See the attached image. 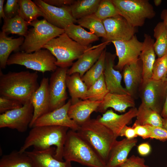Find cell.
I'll use <instances>...</instances> for the list:
<instances>
[{
	"mask_svg": "<svg viewBox=\"0 0 167 167\" xmlns=\"http://www.w3.org/2000/svg\"><path fill=\"white\" fill-rule=\"evenodd\" d=\"M68 69L58 67L51 75L49 83L50 111L61 107L66 103L68 96L66 79Z\"/></svg>",
	"mask_w": 167,
	"mask_h": 167,
	"instance_id": "cell-11",
	"label": "cell"
},
{
	"mask_svg": "<svg viewBox=\"0 0 167 167\" xmlns=\"http://www.w3.org/2000/svg\"><path fill=\"white\" fill-rule=\"evenodd\" d=\"M137 113V109L135 107L131 108L127 112L122 114H118L110 109L107 110L102 116H98L96 119L118 137L122 129L130 123L134 118L136 117Z\"/></svg>",
	"mask_w": 167,
	"mask_h": 167,
	"instance_id": "cell-16",
	"label": "cell"
},
{
	"mask_svg": "<svg viewBox=\"0 0 167 167\" xmlns=\"http://www.w3.org/2000/svg\"><path fill=\"white\" fill-rule=\"evenodd\" d=\"M49 83L48 78L43 77L30 99L34 108L33 118L29 126L30 128L38 118L50 112Z\"/></svg>",
	"mask_w": 167,
	"mask_h": 167,
	"instance_id": "cell-18",
	"label": "cell"
},
{
	"mask_svg": "<svg viewBox=\"0 0 167 167\" xmlns=\"http://www.w3.org/2000/svg\"><path fill=\"white\" fill-rule=\"evenodd\" d=\"M29 29L20 47L21 52L31 53L41 49L53 39L64 33V29L57 27L44 19H36L30 24Z\"/></svg>",
	"mask_w": 167,
	"mask_h": 167,
	"instance_id": "cell-6",
	"label": "cell"
},
{
	"mask_svg": "<svg viewBox=\"0 0 167 167\" xmlns=\"http://www.w3.org/2000/svg\"><path fill=\"white\" fill-rule=\"evenodd\" d=\"M122 76L126 90L134 99L143 81V66L139 58L136 61L126 65Z\"/></svg>",
	"mask_w": 167,
	"mask_h": 167,
	"instance_id": "cell-20",
	"label": "cell"
},
{
	"mask_svg": "<svg viewBox=\"0 0 167 167\" xmlns=\"http://www.w3.org/2000/svg\"><path fill=\"white\" fill-rule=\"evenodd\" d=\"M116 49L118 61L115 68L122 71L126 65L137 61L143 48V42L140 41L135 34L127 41H115L111 42Z\"/></svg>",
	"mask_w": 167,
	"mask_h": 167,
	"instance_id": "cell-12",
	"label": "cell"
},
{
	"mask_svg": "<svg viewBox=\"0 0 167 167\" xmlns=\"http://www.w3.org/2000/svg\"><path fill=\"white\" fill-rule=\"evenodd\" d=\"M132 127L138 136L144 139L150 138V132L146 126L140 125L135 121Z\"/></svg>",
	"mask_w": 167,
	"mask_h": 167,
	"instance_id": "cell-44",
	"label": "cell"
},
{
	"mask_svg": "<svg viewBox=\"0 0 167 167\" xmlns=\"http://www.w3.org/2000/svg\"><path fill=\"white\" fill-rule=\"evenodd\" d=\"M94 14L102 20L119 15L112 0H101Z\"/></svg>",
	"mask_w": 167,
	"mask_h": 167,
	"instance_id": "cell-38",
	"label": "cell"
},
{
	"mask_svg": "<svg viewBox=\"0 0 167 167\" xmlns=\"http://www.w3.org/2000/svg\"><path fill=\"white\" fill-rule=\"evenodd\" d=\"M4 0H0V18L3 19L6 18L4 11Z\"/></svg>",
	"mask_w": 167,
	"mask_h": 167,
	"instance_id": "cell-49",
	"label": "cell"
},
{
	"mask_svg": "<svg viewBox=\"0 0 167 167\" xmlns=\"http://www.w3.org/2000/svg\"><path fill=\"white\" fill-rule=\"evenodd\" d=\"M56 148L51 147L42 150L34 149L26 152L32 161L31 167H72L71 162L60 161L54 157Z\"/></svg>",
	"mask_w": 167,
	"mask_h": 167,
	"instance_id": "cell-21",
	"label": "cell"
},
{
	"mask_svg": "<svg viewBox=\"0 0 167 167\" xmlns=\"http://www.w3.org/2000/svg\"><path fill=\"white\" fill-rule=\"evenodd\" d=\"M2 31L6 35L15 34L25 37L28 32V26L30 23L26 22L18 15L11 18L3 19Z\"/></svg>",
	"mask_w": 167,
	"mask_h": 167,
	"instance_id": "cell-32",
	"label": "cell"
},
{
	"mask_svg": "<svg viewBox=\"0 0 167 167\" xmlns=\"http://www.w3.org/2000/svg\"><path fill=\"white\" fill-rule=\"evenodd\" d=\"M119 15L134 27H141L146 19L155 16L152 6L148 0H112Z\"/></svg>",
	"mask_w": 167,
	"mask_h": 167,
	"instance_id": "cell-8",
	"label": "cell"
},
{
	"mask_svg": "<svg viewBox=\"0 0 167 167\" xmlns=\"http://www.w3.org/2000/svg\"><path fill=\"white\" fill-rule=\"evenodd\" d=\"M137 151L140 155L143 156H147L149 155L151 152V146L148 143H143L138 146Z\"/></svg>",
	"mask_w": 167,
	"mask_h": 167,
	"instance_id": "cell-47",
	"label": "cell"
},
{
	"mask_svg": "<svg viewBox=\"0 0 167 167\" xmlns=\"http://www.w3.org/2000/svg\"><path fill=\"white\" fill-rule=\"evenodd\" d=\"M18 15L27 22L30 23L44 15L38 6L30 0H19Z\"/></svg>",
	"mask_w": 167,
	"mask_h": 167,
	"instance_id": "cell-34",
	"label": "cell"
},
{
	"mask_svg": "<svg viewBox=\"0 0 167 167\" xmlns=\"http://www.w3.org/2000/svg\"><path fill=\"white\" fill-rule=\"evenodd\" d=\"M161 116L163 118H167V96L165 104L161 114Z\"/></svg>",
	"mask_w": 167,
	"mask_h": 167,
	"instance_id": "cell-50",
	"label": "cell"
},
{
	"mask_svg": "<svg viewBox=\"0 0 167 167\" xmlns=\"http://www.w3.org/2000/svg\"><path fill=\"white\" fill-rule=\"evenodd\" d=\"M162 127L167 130V118H163Z\"/></svg>",
	"mask_w": 167,
	"mask_h": 167,
	"instance_id": "cell-51",
	"label": "cell"
},
{
	"mask_svg": "<svg viewBox=\"0 0 167 167\" xmlns=\"http://www.w3.org/2000/svg\"><path fill=\"white\" fill-rule=\"evenodd\" d=\"M145 162L143 158L132 155L128 158L123 164L118 167H150L145 164Z\"/></svg>",
	"mask_w": 167,
	"mask_h": 167,
	"instance_id": "cell-43",
	"label": "cell"
},
{
	"mask_svg": "<svg viewBox=\"0 0 167 167\" xmlns=\"http://www.w3.org/2000/svg\"><path fill=\"white\" fill-rule=\"evenodd\" d=\"M155 5L156 6H158L161 4V0H154L153 1Z\"/></svg>",
	"mask_w": 167,
	"mask_h": 167,
	"instance_id": "cell-52",
	"label": "cell"
},
{
	"mask_svg": "<svg viewBox=\"0 0 167 167\" xmlns=\"http://www.w3.org/2000/svg\"><path fill=\"white\" fill-rule=\"evenodd\" d=\"M23 105L19 101L6 96H0V113L21 107Z\"/></svg>",
	"mask_w": 167,
	"mask_h": 167,
	"instance_id": "cell-40",
	"label": "cell"
},
{
	"mask_svg": "<svg viewBox=\"0 0 167 167\" xmlns=\"http://www.w3.org/2000/svg\"><path fill=\"white\" fill-rule=\"evenodd\" d=\"M32 164L26 151L14 150L3 156L0 160V167H31Z\"/></svg>",
	"mask_w": 167,
	"mask_h": 167,
	"instance_id": "cell-31",
	"label": "cell"
},
{
	"mask_svg": "<svg viewBox=\"0 0 167 167\" xmlns=\"http://www.w3.org/2000/svg\"><path fill=\"white\" fill-rule=\"evenodd\" d=\"M24 37L20 36L17 38L9 37L2 31L0 32V67L5 69L10 54L13 51L19 50L23 44Z\"/></svg>",
	"mask_w": 167,
	"mask_h": 167,
	"instance_id": "cell-26",
	"label": "cell"
},
{
	"mask_svg": "<svg viewBox=\"0 0 167 167\" xmlns=\"http://www.w3.org/2000/svg\"><path fill=\"white\" fill-rule=\"evenodd\" d=\"M37 71L3 73L0 69V95L15 99L23 105L30 100L39 86Z\"/></svg>",
	"mask_w": 167,
	"mask_h": 167,
	"instance_id": "cell-1",
	"label": "cell"
},
{
	"mask_svg": "<svg viewBox=\"0 0 167 167\" xmlns=\"http://www.w3.org/2000/svg\"><path fill=\"white\" fill-rule=\"evenodd\" d=\"M145 126L150 131V138L156 139L162 141L167 140V130L162 127Z\"/></svg>",
	"mask_w": 167,
	"mask_h": 167,
	"instance_id": "cell-42",
	"label": "cell"
},
{
	"mask_svg": "<svg viewBox=\"0 0 167 167\" xmlns=\"http://www.w3.org/2000/svg\"><path fill=\"white\" fill-rule=\"evenodd\" d=\"M56 59L48 50L41 49L31 53L17 52L10 56L7 65L23 66L36 71L54 72L58 68Z\"/></svg>",
	"mask_w": 167,
	"mask_h": 167,
	"instance_id": "cell-7",
	"label": "cell"
},
{
	"mask_svg": "<svg viewBox=\"0 0 167 167\" xmlns=\"http://www.w3.org/2000/svg\"><path fill=\"white\" fill-rule=\"evenodd\" d=\"M71 104L70 99L61 107L39 117L36 120L33 127L60 126L67 127L71 130L77 131L79 126L70 118L68 113L69 108Z\"/></svg>",
	"mask_w": 167,
	"mask_h": 167,
	"instance_id": "cell-15",
	"label": "cell"
},
{
	"mask_svg": "<svg viewBox=\"0 0 167 167\" xmlns=\"http://www.w3.org/2000/svg\"><path fill=\"white\" fill-rule=\"evenodd\" d=\"M19 8L18 0H7L4 6V11L6 18H11L18 15Z\"/></svg>",
	"mask_w": 167,
	"mask_h": 167,
	"instance_id": "cell-41",
	"label": "cell"
},
{
	"mask_svg": "<svg viewBox=\"0 0 167 167\" xmlns=\"http://www.w3.org/2000/svg\"><path fill=\"white\" fill-rule=\"evenodd\" d=\"M152 79L157 80H167V54L156 59Z\"/></svg>",
	"mask_w": 167,
	"mask_h": 167,
	"instance_id": "cell-39",
	"label": "cell"
},
{
	"mask_svg": "<svg viewBox=\"0 0 167 167\" xmlns=\"http://www.w3.org/2000/svg\"><path fill=\"white\" fill-rule=\"evenodd\" d=\"M77 23L82 27L88 29L98 37H102L104 40L106 39V33L103 20L94 14L77 20Z\"/></svg>",
	"mask_w": 167,
	"mask_h": 167,
	"instance_id": "cell-35",
	"label": "cell"
},
{
	"mask_svg": "<svg viewBox=\"0 0 167 167\" xmlns=\"http://www.w3.org/2000/svg\"><path fill=\"white\" fill-rule=\"evenodd\" d=\"M143 48L139 58L143 66V81L152 79L156 54L153 45L154 40L149 34H144Z\"/></svg>",
	"mask_w": 167,
	"mask_h": 167,
	"instance_id": "cell-25",
	"label": "cell"
},
{
	"mask_svg": "<svg viewBox=\"0 0 167 167\" xmlns=\"http://www.w3.org/2000/svg\"><path fill=\"white\" fill-rule=\"evenodd\" d=\"M116 55L106 52L104 73L107 88L109 92L129 94L121 84L122 75L114 68V60Z\"/></svg>",
	"mask_w": 167,
	"mask_h": 167,
	"instance_id": "cell-19",
	"label": "cell"
},
{
	"mask_svg": "<svg viewBox=\"0 0 167 167\" xmlns=\"http://www.w3.org/2000/svg\"><path fill=\"white\" fill-rule=\"evenodd\" d=\"M33 2L43 13L44 19L53 25L64 29L69 24L77 22L72 15L70 6L58 7L48 4L42 0Z\"/></svg>",
	"mask_w": 167,
	"mask_h": 167,
	"instance_id": "cell-14",
	"label": "cell"
},
{
	"mask_svg": "<svg viewBox=\"0 0 167 167\" xmlns=\"http://www.w3.org/2000/svg\"><path fill=\"white\" fill-rule=\"evenodd\" d=\"M64 32L73 40L84 46L99 40V37L93 33L85 30L80 25L71 24L64 29Z\"/></svg>",
	"mask_w": 167,
	"mask_h": 167,
	"instance_id": "cell-28",
	"label": "cell"
},
{
	"mask_svg": "<svg viewBox=\"0 0 167 167\" xmlns=\"http://www.w3.org/2000/svg\"><path fill=\"white\" fill-rule=\"evenodd\" d=\"M69 129L66 127L55 126L33 127L19 151L24 152L31 146H33L34 149L42 150L54 146V157L59 161H64L63 149Z\"/></svg>",
	"mask_w": 167,
	"mask_h": 167,
	"instance_id": "cell-2",
	"label": "cell"
},
{
	"mask_svg": "<svg viewBox=\"0 0 167 167\" xmlns=\"http://www.w3.org/2000/svg\"><path fill=\"white\" fill-rule=\"evenodd\" d=\"M33 113L34 108L30 100L20 108L1 114L0 128L6 127L24 132L29 127Z\"/></svg>",
	"mask_w": 167,
	"mask_h": 167,
	"instance_id": "cell-10",
	"label": "cell"
},
{
	"mask_svg": "<svg viewBox=\"0 0 167 167\" xmlns=\"http://www.w3.org/2000/svg\"><path fill=\"white\" fill-rule=\"evenodd\" d=\"M63 158L65 161L76 162L89 167H106L90 145L76 131L71 129L67 132Z\"/></svg>",
	"mask_w": 167,
	"mask_h": 167,
	"instance_id": "cell-4",
	"label": "cell"
},
{
	"mask_svg": "<svg viewBox=\"0 0 167 167\" xmlns=\"http://www.w3.org/2000/svg\"><path fill=\"white\" fill-rule=\"evenodd\" d=\"M106 48L95 64L81 77L88 88L104 74Z\"/></svg>",
	"mask_w": 167,
	"mask_h": 167,
	"instance_id": "cell-36",
	"label": "cell"
},
{
	"mask_svg": "<svg viewBox=\"0 0 167 167\" xmlns=\"http://www.w3.org/2000/svg\"><path fill=\"white\" fill-rule=\"evenodd\" d=\"M134 99L129 94L109 92L98 107L97 112L105 113L110 108L120 113H124L128 108L135 107Z\"/></svg>",
	"mask_w": 167,
	"mask_h": 167,
	"instance_id": "cell-23",
	"label": "cell"
},
{
	"mask_svg": "<svg viewBox=\"0 0 167 167\" xmlns=\"http://www.w3.org/2000/svg\"><path fill=\"white\" fill-rule=\"evenodd\" d=\"M156 39L153 47L158 58L167 54V29L163 22L158 23L154 29Z\"/></svg>",
	"mask_w": 167,
	"mask_h": 167,
	"instance_id": "cell-33",
	"label": "cell"
},
{
	"mask_svg": "<svg viewBox=\"0 0 167 167\" xmlns=\"http://www.w3.org/2000/svg\"></svg>",
	"mask_w": 167,
	"mask_h": 167,
	"instance_id": "cell-53",
	"label": "cell"
},
{
	"mask_svg": "<svg viewBox=\"0 0 167 167\" xmlns=\"http://www.w3.org/2000/svg\"><path fill=\"white\" fill-rule=\"evenodd\" d=\"M167 80L143 81L139 91L141 103L161 114L167 96Z\"/></svg>",
	"mask_w": 167,
	"mask_h": 167,
	"instance_id": "cell-9",
	"label": "cell"
},
{
	"mask_svg": "<svg viewBox=\"0 0 167 167\" xmlns=\"http://www.w3.org/2000/svg\"><path fill=\"white\" fill-rule=\"evenodd\" d=\"M106 38L104 41L130 39L136 32L135 27L131 25L122 16L118 15L103 20Z\"/></svg>",
	"mask_w": 167,
	"mask_h": 167,
	"instance_id": "cell-13",
	"label": "cell"
},
{
	"mask_svg": "<svg viewBox=\"0 0 167 167\" xmlns=\"http://www.w3.org/2000/svg\"><path fill=\"white\" fill-rule=\"evenodd\" d=\"M66 83L71 97V104L77 102L80 99L86 100L88 88L82 80L79 73H75L70 75H67Z\"/></svg>",
	"mask_w": 167,
	"mask_h": 167,
	"instance_id": "cell-27",
	"label": "cell"
},
{
	"mask_svg": "<svg viewBox=\"0 0 167 167\" xmlns=\"http://www.w3.org/2000/svg\"><path fill=\"white\" fill-rule=\"evenodd\" d=\"M109 92L103 74L88 89L86 100L95 101H102Z\"/></svg>",
	"mask_w": 167,
	"mask_h": 167,
	"instance_id": "cell-37",
	"label": "cell"
},
{
	"mask_svg": "<svg viewBox=\"0 0 167 167\" xmlns=\"http://www.w3.org/2000/svg\"><path fill=\"white\" fill-rule=\"evenodd\" d=\"M135 121L142 125L163 126V118L161 114L141 103L138 109Z\"/></svg>",
	"mask_w": 167,
	"mask_h": 167,
	"instance_id": "cell-29",
	"label": "cell"
},
{
	"mask_svg": "<svg viewBox=\"0 0 167 167\" xmlns=\"http://www.w3.org/2000/svg\"><path fill=\"white\" fill-rule=\"evenodd\" d=\"M101 0H75L70 7L73 17L76 20L94 14Z\"/></svg>",
	"mask_w": 167,
	"mask_h": 167,
	"instance_id": "cell-30",
	"label": "cell"
},
{
	"mask_svg": "<svg viewBox=\"0 0 167 167\" xmlns=\"http://www.w3.org/2000/svg\"><path fill=\"white\" fill-rule=\"evenodd\" d=\"M161 18L167 29V9H164L162 11L161 14Z\"/></svg>",
	"mask_w": 167,
	"mask_h": 167,
	"instance_id": "cell-48",
	"label": "cell"
},
{
	"mask_svg": "<svg viewBox=\"0 0 167 167\" xmlns=\"http://www.w3.org/2000/svg\"><path fill=\"white\" fill-rule=\"evenodd\" d=\"M102 101L80 100L71 104L68 110V115L79 126L90 119L91 114L96 112Z\"/></svg>",
	"mask_w": 167,
	"mask_h": 167,
	"instance_id": "cell-24",
	"label": "cell"
},
{
	"mask_svg": "<svg viewBox=\"0 0 167 167\" xmlns=\"http://www.w3.org/2000/svg\"><path fill=\"white\" fill-rule=\"evenodd\" d=\"M90 47L82 45L64 32L50 41L43 48L49 50L55 57L57 67L68 68Z\"/></svg>",
	"mask_w": 167,
	"mask_h": 167,
	"instance_id": "cell-5",
	"label": "cell"
},
{
	"mask_svg": "<svg viewBox=\"0 0 167 167\" xmlns=\"http://www.w3.org/2000/svg\"><path fill=\"white\" fill-rule=\"evenodd\" d=\"M110 42L104 41L98 45L90 47L68 69L67 75L78 73L82 77L97 61L106 46Z\"/></svg>",
	"mask_w": 167,
	"mask_h": 167,
	"instance_id": "cell-17",
	"label": "cell"
},
{
	"mask_svg": "<svg viewBox=\"0 0 167 167\" xmlns=\"http://www.w3.org/2000/svg\"><path fill=\"white\" fill-rule=\"evenodd\" d=\"M96 151L105 164L117 137L108 128L96 119H90L76 131Z\"/></svg>",
	"mask_w": 167,
	"mask_h": 167,
	"instance_id": "cell-3",
	"label": "cell"
},
{
	"mask_svg": "<svg viewBox=\"0 0 167 167\" xmlns=\"http://www.w3.org/2000/svg\"><path fill=\"white\" fill-rule=\"evenodd\" d=\"M119 136H125L127 139H132L135 138L138 136L132 127L128 126L126 125L121 130Z\"/></svg>",
	"mask_w": 167,
	"mask_h": 167,
	"instance_id": "cell-45",
	"label": "cell"
},
{
	"mask_svg": "<svg viewBox=\"0 0 167 167\" xmlns=\"http://www.w3.org/2000/svg\"><path fill=\"white\" fill-rule=\"evenodd\" d=\"M137 141L136 138H125L119 141L116 140L110 152L106 167H118L123 164Z\"/></svg>",
	"mask_w": 167,
	"mask_h": 167,
	"instance_id": "cell-22",
	"label": "cell"
},
{
	"mask_svg": "<svg viewBox=\"0 0 167 167\" xmlns=\"http://www.w3.org/2000/svg\"><path fill=\"white\" fill-rule=\"evenodd\" d=\"M46 3L58 7L70 6L74 2V0H43Z\"/></svg>",
	"mask_w": 167,
	"mask_h": 167,
	"instance_id": "cell-46",
	"label": "cell"
}]
</instances>
